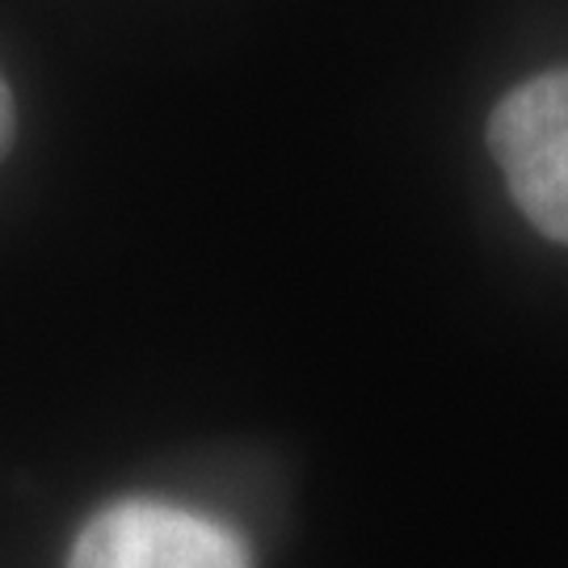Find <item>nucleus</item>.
<instances>
[{"label": "nucleus", "mask_w": 568, "mask_h": 568, "mask_svg": "<svg viewBox=\"0 0 568 568\" xmlns=\"http://www.w3.org/2000/svg\"><path fill=\"white\" fill-rule=\"evenodd\" d=\"M9 143H13V93L0 77V156L9 152Z\"/></svg>", "instance_id": "7ed1b4c3"}, {"label": "nucleus", "mask_w": 568, "mask_h": 568, "mask_svg": "<svg viewBox=\"0 0 568 568\" xmlns=\"http://www.w3.org/2000/svg\"><path fill=\"white\" fill-rule=\"evenodd\" d=\"M68 568H253L248 544L206 514L131 497L93 514Z\"/></svg>", "instance_id": "f03ea898"}, {"label": "nucleus", "mask_w": 568, "mask_h": 568, "mask_svg": "<svg viewBox=\"0 0 568 568\" xmlns=\"http://www.w3.org/2000/svg\"><path fill=\"white\" fill-rule=\"evenodd\" d=\"M488 152L518 211L548 241L568 244V68L530 77L497 102Z\"/></svg>", "instance_id": "f257e3e1"}]
</instances>
